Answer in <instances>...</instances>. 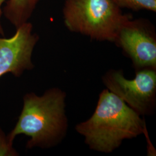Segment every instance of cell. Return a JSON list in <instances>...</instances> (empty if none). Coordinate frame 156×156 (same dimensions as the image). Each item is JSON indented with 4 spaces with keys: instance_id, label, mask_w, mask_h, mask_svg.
<instances>
[{
    "instance_id": "cell-5",
    "label": "cell",
    "mask_w": 156,
    "mask_h": 156,
    "mask_svg": "<svg viewBox=\"0 0 156 156\" xmlns=\"http://www.w3.org/2000/svg\"><path fill=\"white\" fill-rule=\"evenodd\" d=\"M38 39L28 22L16 28L13 37L0 38V78L8 73L19 77L33 68L31 57Z\"/></svg>"
},
{
    "instance_id": "cell-8",
    "label": "cell",
    "mask_w": 156,
    "mask_h": 156,
    "mask_svg": "<svg viewBox=\"0 0 156 156\" xmlns=\"http://www.w3.org/2000/svg\"><path fill=\"white\" fill-rule=\"evenodd\" d=\"M117 6L156 12V0H112Z\"/></svg>"
},
{
    "instance_id": "cell-7",
    "label": "cell",
    "mask_w": 156,
    "mask_h": 156,
    "mask_svg": "<svg viewBox=\"0 0 156 156\" xmlns=\"http://www.w3.org/2000/svg\"><path fill=\"white\" fill-rule=\"evenodd\" d=\"M39 0H7L2 15L16 28L27 22Z\"/></svg>"
},
{
    "instance_id": "cell-2",
    "label": "cell",
    "mask_w": 156,
    "mask_h": 156,
    "mask_svg": "<svg viewBox=\"0 0 156 156\" xmlns=\"http://www.w3.org/2000/svg\"><path fill=\"white\" fill-rule=\"evenodd\" d=\"M66 93L58 88L48 90L42 96L31 93L23 98L22 111L15 128L8 136L13 143L17 135L30 137L27 147L49 148L58 145L67 135Z\"/></svg>"
},
{
    "instance_id": "cell-9",
    "label": "cell",
    "mask_w": 156,
    "mask_h": 156,
    "mask_svg": "<svg viewBox=\"0 0 156 156\" xmlns=\"http://www.w3.org/2000/svg\"><path fill=\"white\" fill-rule=\"evenodd\" d=\"M13 143L0 130V156H17L16 151L12 147Z\"/></svg>"
},
{
    "instance_id": "cell-1",
    "label": "cell",
    "mask_w": 156,
    "mask_h": 156,
    "mask_svg": "<svg viewBox=\"0 0 156 156\" xmlns=\"http://www.w3.org/2000/svg\"><path fill=\"white\" fill-rule=\"evenodd\" d=\"M138 113L108 89L101 91L94 113L78 124L75 130L93 151L111 153L124 140H132L146 131V123Z\"/></svg>"
},
{
    "instance_id": "cell-10",
    "label": "cell",
    "mask_w": 156,
    "mask_h": 156,
    "mask_svg": "<svg viewBox=\"0 0 156 156\" xmlns=\"http://www.w3.org/2000/svg\"><path fill=\"white\" fill-rule=\"evenodd\" d=\"M7 1V0H0V34L4 36V32L3 30V28L2 26V23H1V18L2 15V5L5 3V2Z\"/></svg>"
},
{
    "instance_id": "cell-4",
    "label": "cell",
    "mask_w": 156,
    "mask_h": 156,
    "mask_svg": "<svg viewBox=\"0 0 156 156\" xmlns=\"http://www.w3.org/2000/svg\"><path fill=\"white\" fill-rule=\"evenodd\" d=\"M106 89L116 95L140 116L153 114L156 108V70L136 71L133 79L125 78L121 69H111L102 76Z\"/></svg>"
},
{
    "instance_id": "cell-6",
    "label": "cell",
    "mask_w": 156,
    "mask_h": 156,
    "mask_svg": "<svg viewBox=\"0 0 156 156\" xmlns=\"http://www.w3.org/2000/svg\"><path fill=\"white\" fill-rule=\"evenodd\" d=\"M115 42L133 62L135 71L156 70V41L145 27L128 21L119 31Z\"/></svg>"
},
{
    "instance_id": "cell-3",
    "label": "cell",
    "mask_w": 156,
    "mask_h": 156,
    "mask_svg": "<svg viewBox=\"0 0 156 156\" xmlns=\"http://www.w3.org/2000/svg\"><path fill=\"white\" fill-rule=\"evenodd\" d=\"M64 16L70 31L110 42L129 21L112 0H68Z\"/></svg>"
}]
</instances>
